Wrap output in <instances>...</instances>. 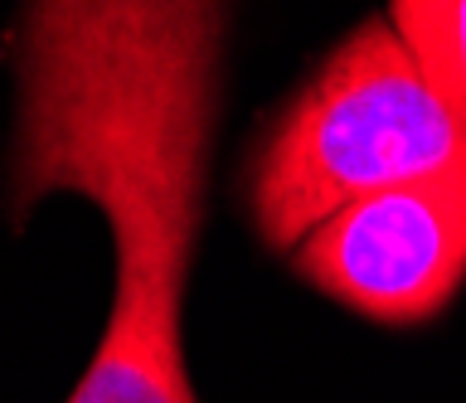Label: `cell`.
Masks as SVG:
<instances>
[{
	"label": "cell",
	"mask_w": 466,
	"mask_h": 403,
	"mask_svg": "<svg viewBox=\"0 0 466 403\" xmlns=\"http://www.w3.org/2000/svg\"><path fill=\"white\" fill-rule=\"evenodd\" d=\"M233 0H25L10 219L68 190L107 214L112 311L68 403H199L180 297L204 224Z\"/></svg>",
	"instance_id": "6da1fadb"
},
{
	"label": "cell",
	"mask_w": 466,
	"mask_h": 403,
	"mask_svg": "<svg viewBox=\"0 0 466 403\" xmlns=\"http://www.w3.org/2000/svg\"><path fill=\"white\" fill-rule=\"evenodd\" d=\"M389 25L428 83L466 117V0H389Z\"/></svg>",
	"instance_id": "277c9868"
},
{
	"label": "cell",
	"mask_w": 466,
	"mask_h": 403,
	"mask_svg": "<svg viewBox=\"0 0 466 403\" xmlns=\"http://www.w3.org/2000/svg\"><path fill=\"white\" fill-rule=\"evenodd\" d=\"M457 166H466V117L374 15L258 132L243 161V205L268 248H297L355 199Z\"/></svg>",
	"instance_id": "7a4b0ae2"
},
{
	"label": "cell",
	"mask_w": 466,
	"mask_h": 403,
	"mask_svg": "<svg viewBox=\"0 0 466 403\" xmlns=\"http://www.w3.org/2000/svg\"><path fill=\"white\" fill-rule=\"evenodd\" d=\"M291 267L370 321H432L466 282V166L345 205L297 243Z\"/></svg>",
	"instance_id": "3957f363"
}]
</instances>
